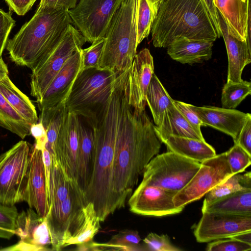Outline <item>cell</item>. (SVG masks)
Returning <instances> with one entry per match:
<instances>
[{
    "label": "cell",
    "instance_id": "39",
    "mask_svg": "<svg viewBox=\"0 0 251 251\" xmlns=\"http://www.w3.org/2000/svg\"><path fill=\"white\" fill-rule=\"evenodd\" d=\"M207 251H250L251 245L232 238L215 240L209 243Z\"/></svg>",
    "mask_w": 251,
    "mask_h": 251
},
{
    "label": "cell",
    "instance_id": "15",
    "mask_svg": "<svg viewBox=\"0 0 251 251\" xmlns=\"http://www.w3.org/2000/svg\"><path fill=\"white\" fill-rule=\"evenodd\" d=\"M22 200L39 216L46 217L50 205L47 196L42 153L34 145L30 150Z\"/></svg>",
    "mask_w": 251,
    "mask_h": 251
},
{
    "label": "cell",
    "instance_id": "31",
    "mask_svg": "<svg viewBox=\"0 0 251 251\" xmlns=\"http://www.w3.org/2000/svg\"><path fill=\"white\" fill-rule=\"evenodd\" d=\"M146 103L151 110L155 126L160 124L166 111L174 105L173 100L154 74L148 87Z\"/></svg>",
    "mask_w": 251,
    "mask_h": 251
},
{
    "label": "cell",
    "instance_id": "40",
    "mask_svg": "<svg viewBox=\"0 0 251 251\" xmlns=\"http://www.w3.org/2000/svg\"><path fill=\"white\" fill-rule=\"evenodd\" d=\"M15 24L11 11L8 12L0 9V59L8 41L9 33Z\"/></svg>",
    "mask_w": 251,
    "mask_h": 251
},
{
    "label": "cell",
    "instance_id": "22",
    "mask_svg": "<svg viewBox=\"0 0 251 251\" xmlns=\"http://www.w3.org/2000/svg\"><path fill=\"white\" fill-rule=\"evenodd\" d=\"M218 14L222 36L228 57L227 82H240L242 80L244 68L251 62V47L247 42L241 41L229 33L223 18Z\"/></svg>",
    "mask_w": 251,
    "mask_h": 251
},
{
    "label": "cell",
    "instance_id": "17",
    "mask_svg": "<svg viewBox=\"0 0 251 251\" xmlns=\"http://www.w3.org/2000/svg\"><path fill=\"white\" fill-rule=\"evenodd\" d=\"M79 146V116L67 112L55 147V158L71 179L77 181V158Z\"/></svg>",
    "mask_w": 251,
    "mask_h": 251
},
{
    "label": "cell",
    "instance_id": "9",
    "mask_svg": "<svg viewBox=\"0 0 251 251\" xmlns=\"http://www.w3.org/2000/svg\"><path fill=\"white\" fill-rule=\"evenodd\" d=\"M124 0H79L68 10L72 23L92 43L104 38L110 24Z\"/></svg>",
    "mask_w": 251,
    "mask_h": 251
},
{
    "label": "cell",
    "instance_id": "37",
    "mask_svg": "<svg viewBox=\"0 0 251 251\" xmlns=\"http://www.w3.org/2000/svg\"><path fill=\"white\" fill-rule=\"evenodd\" d=\"M104 42L105 38H102L92 43L90 47L81 49L80 70L98 68Z\"/></svg>",
    "mask_w": 251,
    "mask_h": 251
},
{
    "label": "cell",
    "instance_id": "1",
    "mask_svg": "<svg viewBox=\"0 0 251 251\" xmlns=\"http://www.w3.org/2000/svg\"><path fill=\"white\" fill-rule=\"evenodd\" d=\"M126 94L123 100L112 171V188L117 209L125 207L145 167L159 153L162 143L146 111L130 106Z\"/></svg>",
    "mask_w": 251,
    "mask_h": 251
},
{
    "label": "cell",
    "instance_id": "21",
    "mask_svg": "<svg viewBox=\"0 0 251 251\" xmlns=\"http://www.w3.org/2000/svg\"><path fill=\"white\" fill-rule=\"evenodd\" d=\"M213 2L223 18L229 33L241 41L247 42L251 0H213Z\"/></svg>",
    "mask_w": 251,
    "mask_h": 251
},
{
    "label": "cell",
    "instance_id": "49",
    "mask_svg": "<svg viewBox=\"0 0 251 251\" xmlns=\"http://www.w3.org/2000/svg\"><path fill=\"white\" fill-rule=\"evenodd\" d=\"M79 0H41L39 6L69 10L74 8Z\"/></svg>",
    "mask_w": 251,
    "mask_h": 251
},
{
    "label": "cell",
    "instance_id": "19",
    "mask_svg": "<svg viewBox=\"0 0 251 251\" xmlns=\"http://www.w3.org/2000/svg\"><path fill=\"white\" fill-rule=\"evenodd\" d=\"M81 49L75 51L65 63L42 97L37 101L39 110L64 102L74 80L80 70Z\"/></svg>",
    "mask_w": 251,
    "mask_h": 251
},
{
    "label": "cell",
    "instance_id": "4",
    "mask_svg": "<svg viewBox=\"0 0 251 251\" xmlns=\"http://www.w3.org/2000/svg\"><path fill=\"white\" fill-rule=\"evenodd\" d=\"M151 33L156 48H167L180 37L212 42L218 38L201 0H164Z\"/></svg>",
    "mask_w": 251,
    "mask_h": 251
},
{
    "label": "cell",
    "instance_id": "12",
    "mask_svg": "<svg viewBox=\"0 0 251 251\" xmlns=\"http://www.w3.org/2000/svg\"><path fill=\"white\" fill-rule=\"evenodd\" d=\"M87 203L84 193L77 181L73 180L67 197L56 208L49 210L46 218L52 251H58L64 248L76 220Z\"/></svg>",
    "mask_w": 251,
    "mask_h": 251
},
{
    "label": "cell",
    "instance_id": "43",
    "mask_svg": "<svg viewBox=\"0 0 251 251\" xmlns=\"http://www.w3.org/2000/svg\"><path fill=\"white\" fill-rule=\"evenodd\" d=\"M173 104L193 128L199 133H201V126L204 125L198 115L190 108L189 104L174 100Z\"/></svg>",
    "mask_w": 251,
    "mask_h": 251
},
{
    "label": "cell",
    "instance_id": "16",
    "mask_svg": "<svg viewBox=\"0 0 251 251\" xmlns=\"http://www.w3.org/2000/svg\"><path fill=\"white\" fill-rule=\"evenodd\" d=\"M153 74V57L149 49H144L136 54L128 75L126 95L133 108L145 110L146 95Z\"/></svg>",
    "mask_w": 251,
    "mask_h": 251
},
{
    "label": "cell",
    "instance_id": "8",
    "mask_svg": "<svg viewBox=\"0 0 251 251\" xmlns=\"http://www.w3.org/2000/svg\"><path fill=\"white\" fill-rule=\"evenodd\" d=\"M86 42L85 38L72 24L64 31L50 54L32 70L31 95L40 100L44 92L66 61Z\"/></svg>",
    "mask_w": 251,
    "mask_h": 251
},
{
    "label": "cell",
    "instance_id": "42",
    "mask_svg": "<svg viewBox=\"0 0 251 251\" xmlns=\"http://www.w3.org/2000/svg\"><path fill=\"white\" fill-rule=\"evenodd\" d=\"M19 213L15 205H8L0 203V228L15 230Z\"/></svg>",
    "mask_w": 251,
    "mask_h": 251
},
{
    "label": "cell",
    "instance_id": "28",
    "mask_svg": "<svg viewBox=\"0 0 251 251\" xmlns=\"http://www.w3.org/2000/svg\"><path fill=\"white\" fill-rule=\"evenodd\" d=\"M100 222L94 204L87 203L76 220L71 237L65 243L64 248L92 241L100 228Z\"/></svg>",
    "mask_w": 251,
    "mask_h": 251
},
{
    "label": "cell",
    "instance_id": "44",
    "mask_svg": "<svg viewBox=\"0 0 251 251\" xmlns=\"http://www.w3.org/2000/svg\"><path fill=\"white\" fill-rule=\"evenodd\" d=\"M234 143L251 155V117L247 120L237 140Z\"/></svg>",
    "mask_w": 251,
    "mask_h": 251
},
{
    "label": "cell",
    "instance_id": "32",
    "mask_svg": "<svg viewBox=\"0 0 251 251\" xmlns=\"http://www.w3.org/2000/svg\"><path fill=\"white\" fill-rule=\"evenodd\" d=\"M164 0H137L136 20L137 46L149 36Z\"/></svg>",
    "mask_w": 251,
    "mask_h": 251
},
{
    "label": "cell",
    "instance_id": "33",
    "mask_svg": "<svg viewBox=\"0 0 251 251\" xmlns=\"http://www.w3.org/2000/svg\"><path fill=\"white\" fill-rule=\"evenodd\" d=\"M31 126L0 92V126L24 139L30 135Z\"/></svg>",
    "mask_w": 251,
    "mask_h": 251
},
{
    "label": "cell",
    "instance_id": "41",
    "mask_svg": "<svg viewBox=\"0 0 251 251\" xmlns=\"http://www.w3.org/2000/svg\"><path fill=\"white\" fill-rule=\"evenodd\" d=\"M141 240L137 231L125 229L113 235L107 243L113 245L135 247L140 245Z\"/></svg>",
    "mask_w": 251,
    "mask_h": 251
},
{
    "label": "cell",
    "instance_id": "47",
    "mask_svg": "<svg viewBox=\"0 0 251 251\" xmlns=\"http://www.w3.org/2000/svg\"><path fill=\"white\" fill-rule=\"evenodd\" d=\"M211 19L212 23L215 29L217 38L222 37L220 24L219 19L218 12L214 5L213 0H201Z\"/></svg>",
    "mask_w": 251,
    "mask_h": 251
},
{
    "label": "cell",
    "instance_id": "5",
    "mask_svg": "<svg viewBox=\"0 0 251 251\" xmlns=\"http://www.w3.org/2000/svg\"><path fill=\"white\" fill-rule=\"evenodd\" d=\"M137 0H124L104 37L98 68L123 73L130 69L136 54Z\"/></svg>",
    "mask_w": 251,
    "mask_h": 251
},
{
    "label": "cell",
    "instance_id": "46",
    "mask_svg": "<svg viewBox=\"0 0 251 251\" xmlns=\"http://www.w3.org/2000/svg\"><path fill=\"white\" fill-rule=\"evenodd\" d=\"M9 10L19 16L25 15L32 7L36 0H4Z\"/></svg>",
    "mask_w": 251,
    "mask_h": 251
},
{
    "label": "cell",
    "instance_id": "48",
    "mask_svg": "<svg viewBox=\"0 0 251 251\" xmlns=\"http://www.w3.org/2000/svg\"><path fill=\"white\" fill-rule=\"evenodd\" d=\"M42 151V159L44 164L46 177L47 196L50 205V183L52 171V162L50 154L48 150L45 148Z\"/></svg>",
    "mask_w": 251,
    "mask_h": 251
},
{
    "label": "cell",
    "instance_id": "11",
    "mask_svg": "<svg viewBox=\"0 0 251 251\" xmlns=\"http://www.w3.org/2000/svg\"><path fill=\"white\" fill-rule=\"evenodd\" d=\"M232 175L226 152L204 161L188 183L174 196L175 205L185 207L201 199Z\"/></svg>",
    "mask_w": 251,
    "mask_h": 251
},
{
    "label": "cell",
    "instance_id": "10",
    "mask_svg": "<svg viewBox=\"0 0 251 251\" xmlns=\"http://www.w3.org/2000/svg\"><path fill=\"white\" fill-rule=\"evenodd\" d=\"M30 148L21 140L0 154V203L15 205L22 201Z\"/></svg>",
    "mask_w": 251,
    "mask_h": 251
},
{
    "label": "cell",
    "instance_id": "53",
    "mask_svg": "<svg viewBox=\"0 0 251 251\" xmlns=\"http://www.w3.org/2000/svg\"><path fill=\"white\" fill-rule=\"evenodd\" d=\"M8 69L7 65L3 60L2 58L0 59V79L8 75Z\"/></svg>",
    "mask_w": 251,
    "mask_h": 251
},
{
    "label": "cell",
    "instance_id": "7",
    "mask_svg": "<svg viewBox=\"0 0 251 251\" xmlns=\"http://www.w3.org/2000/svg\"><path fill=\"white\" fill-rule=\"evenodd\" d=\"M201 163L171 151L153 157L145 167L141 182L177 193L191 180Z\"/></svg>",
    "mask_w": 251,
    "mask_h": 251
},
{
    "label": "cell",
    "instance_id": "38",
    "mask_svg": "<svg viewBox=\"0 0 251 251\" xmlns=\"http://www.w3.org/2000/svg\"><path fill=\"white\" fill-rule=\"evenodd\" d=\"M146 251H181L180 248L174 245L169 237L166 234L158 235L150 233L143 240Z\"/></svg>",
    "mask_w": 251,
    "mask_h": 251
},
{
    "label": "cell",
    "instance_id": "29",
    "mask_svg": "<svg viewBox=\"0 0 251 251\" xmlns=\"http://www.w3.org/2000/svg\"><path fill=\"white\" fill-rule=\"evenodd\" d=\"M0 92L15 110L31 125L39 118L35 106L29 98L12 82L8 75L0 79Z\"/></svg>",
    "mask_w": 251,
    "mask_h": 251
},
{
    "label": "cell",
    "instance_id": "51",
    "mask_svg": "<svg viewBox=\"0 0 251 251\" xmlns=\"http://www.w3.org/2000/svg\"><path fill=\"white\" fill-rule=\"evenodd\" d=\"M231 238L251 245V230L239 233Z\"/></svg>",
    "mask_w": 251,
    "mask_h": 251
},
{
    "label": "cell",
    "instance_id": "30",
    "mask_svg": "<svg viewBox=\"0 0 251 251\" xmlns=\"http://www.w3.org/2000/svg\"><path fill=\"white\" fill-rule=\"evenodd\" d=\"M67 113L64 102L40 110L39 122L46 130L48 139L45 148L49 151L52 159H56V141Z\"/></svg>",
    "mask_w": 251,
    "mask_h": 251
},
{
    "label": "cell",
    "instance_id": "36",
    "mask_svg": "<svg viewBox=\"0 0 251 251\" xmlns=\"http://www.w3.org/2000/svg\"><path fill=\"white\" fill-rule=\"evenodd\" d=\"M226 153L233 175L243 172L251 164V155L237 144H234Z\"/></svg>",
    "mask_w": 251,
    "mask_h": 251
},
{
    "label": "cell",
    "instance_id": "50",
    "mask_svg": "<svg viewBox=\"0 0 251 251\" xmlns=\"http://www.w3.org/2000/svg\"><path fill=\"white\" fill-rule=\"evenodd\" d=\"M1 251H47L43 247L34 245L20 240L17 243L4 248Z\"/></svg>",
    "mask_w": 251,
    "mask_h": 251
},
{
    "label": "cell",
    "instance_id": "14",
    "mask_svg": "<svg viewBox=\"0 0 251 251\" xmlns=\"http://www.w3.org/2000/svg\"><path fill=\"white\" fill-rule=\"evenodd\" d=\"M251 230V216L204 211L194 235L198 242L206 243Z\"/></svg>",
    "mask_w": 251,
    "mask_h": 251
},
{
    "label": "cell",
    "instance_id": "35",
    "mask_svg": "<svg viewBox=\"0 0 251 251\" xmlns=\"http://www.w3.org/2000/svg\"><path fill=\"white\" fill-rule=\"evenodd\" d=\"M251 93V83L241 81L226 82L222 92L221 103L223 108L234 109L247 96Z\"/></svg>",
    "mask_w": 251,
    "mask_h": 251
},
{
    "label": "cell",
    "instance_id": "23",
    "mask_svg": "<svg viewBox=\"0 0 251 251\" xmlns=\"http://www.w3.org/2000/svg\"><path fill=\"white\" fill-rule=\"evenodd\" d=\"M95 143L93 130L79 116V146L77 158V182L85 193L89 183L93 165Z\"/></svg>",
    "mask_w": 251,
    "mask_h": 251
},
{
    "label": "cell",
    "instance_id": "13",
    "mask_svg": "<svg viewBox=\"0 0 251 251\" xmlns=\"http://www.w3.org/2000/svg\"><path fill=\"white\" fill-rule=\"evenodd\" d=\"M176 193L158 186L140 182L129 197L130 211L135 214L152 217L177 214L183 207H176L173 202Z\"/></svg>",
    "mask_w": 251,
    "mask_h": 251
},
{
    "label": "cell",
    "instance_id": "25",
    "mask_svg": "<svg viewBox=\"0 0 251 251\" xmlns=\"http://www.w3.org/2000/svg\"><path fill=\"white\" fill-rule=\"evenodd\" d=\"M154 129L162 143L170 136L205 141L202 133H199L193 128L174 105L166 111L160 124L154 125Z\"/></svg>",
    "mask_w": 251,
    "mask_h": 251
},
{
    "label": "cell",
    "instance_id": "6",
    "mask_svg": "<svg viewBox=\"0 0 251 251\" xmlns=\"http://www.w3.org/2000/svg\"><path fill=\"white\" fill-rule=\"evenodd\" d=\"M121 73L99 68L80 70L64 101L67 111L94 120L107 103Z\"/></svg>",
    "mask_w": 251,
    "mask_h": 251
},
{
    "label": "cell",
    "instance_id": "27",
    "mask_svg": "<svg viewBox=\"0 0 251 251\" xmlns=\"http://www.w3.org/2000/svg\"><path fill=\"white\" fill-rule=\"evenodd\" d=\"M251 216V189L242 190L203 203L201 212Z\"/></svg>",
    "mask_w": 251,
    "mask_h": 251
},
{
    "label": "cell",
    "instance_id": "18",
    "mask_svg": "<svg viewBox=\"0 0 251 251\" xmlns=\"http://www.w3.org/2000/svg\"><path fill=\"white\" fill-rule=\"evenodd\" d=\"M189 104L204 126H210L231 136L235 142L247 120L251 117L235 109L215 106H196Z\"/></svg>",
    "mask_w": 251,
    "mask_h": 251
},
{
    "label": "cell",
    "instance_id": "20",
    "mask_svg": "<svg viewBox=\"0 0 251 251\" xmlns=\"http://www.w3.org/2000/svg\"><path fill=\"white\" fill-rule=\"evenodd\" d=\"M15 235L21 240L52 251L51 240L46 217L39 216L32 208L19 213Z\"/></svg>",
    "mask_w": 251,
    "mask_h": 251
},
{
    "label": "cell",
    "instance_id": "26",
    "mask_svg": "<svg viewBox=\"0 0 251 251\" xmlns=\"http://www.w3.org/2000/svg\"><path fill=\"white\" fill-rule=\"evenodd\" d=\"M168 151L201 163L216 155L215 149L205 142L194 138L170 136L164 140Z\"/></svg>",
    "mask_w": 251,
    "mask_h": 251
},
{
    "label": "cell",
    "instance_id": "2",
    "mask_svg": "<svg viewBox=\"0 0 251 251\" xmlns=\"http://www.w3.org/2000/svg\"><path fill=\"white\" fill-rule=\"evenodd\" d=\"M125 88L115 86L109 99L96 118L86 121L93 130L95 152L90 180L85 192L100 221L117 210L112 188L115 145L121 119Z\"/></svg>",
    "mask_w": 251,
    "mask_h": 251
},
{
    "label": "cell",
    "instance_id": "52",
    "mask_svg": "<svg viewBox=\"0 0 251 251\" xmlns=\"http://www.w3.org/2000/svg\"><path fill=\"white\" fill-rule=\"evenodd\" d=\"M16 230L0 228V238L9 239L15 235Z\"/></svg>",
    "mask_w": 251,
    "mask_h": 251
},
{
    "label": "cell",
    "instance_id": "3",
    "mask_svg": "<svg viewBox=\"0 0 251 251\" xmlns=\"http://www.w3.org/2000/svg\"><path fill=\"white\" fill-rule=\"evenodd\" d=\"M70 24L68 11L39 6L32 18L8 40L10 59L33 70L52 51Z\"/></svg>",
    "mask_w": 251,
    "mask_h": 251
},
{
    "label": "cell",
    "instance_id": "45",
    "mask_svg": "<svg viewBox=\"0 0 251 251\" xmlns=\"http://www.w3.org/2000/svg\"><path fill=\"white\" fill-rule=\"evenodd\" d=\"M30 135L35 139V148L42 151L46 147L48 139L46 130L41 123L39 122L31 125Z\"/></svg>",
    "mask_w": 251,
    "mask_h": 251
},
{
    "label": "cell",
    "instance_id": "24",
    "mask_svg": "<svg viewBox=\"0 0 251 251\" xmlns=\"http://www.w3.org/2000/svg\"><path fill=\"white\" fill-rule=\"evenodd\" d=\"M213 42L180 37L167 47V53L173 59L182 64H192L211 58Z\"/></svg>",
    "mask_w": 251,
    "mask_h": 251
},
{
    "label": "cell",
    "instance_id": "34",
    "mask_svg": "<svg viewBox=\"0 0 251 251\" xmlns=\"http://www.w3.org/2000/svg\"><path fill=\"white\" fill-rule=\"evenodd\" d=\"M251 189V173H238L231 175L205 195L203 203L242 190Z\"/></svg>",
    "mask_w": 251,
    "mask_h": 251
}]
</instances>
